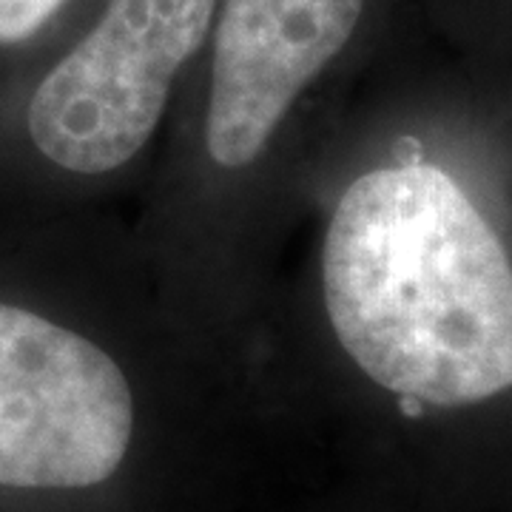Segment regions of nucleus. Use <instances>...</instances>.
Instances as JSON below:
<instances>
[{
    "instance_id": "f03ea898",
    "label": "nucleus",
    "mask_w": 512,
    "mask_h": 512,
    "mask_svg": "<svg viewBox=\"0 0 512 512\" xmlns=\"http://www.w3.org/2000/svg\"><path fill=\"white\" fill-rule=\"evenodd\" d=\"M214 12L217 0H109L32 94L26 126L37 151L74 174H109L134 160Z\"/></svg>"
},
{
    "instance_id": "20e7f679",
    "label": "nucleus",
    "mask_w": 512,
    "mask_h": 512,
    "mask_svg": "<svg viewBox=\"0 0 512 512\" xmlns=\"http://www.w3.org/2000/svg\"><path fill=\"white\" fill-rule=\"evenodd\" d=\"M365 0H222L205 148L222 168L262 157L296 97L350 43Z\"/></svg>"
},
{
    "instance_id": "39448f33",
    "label": "nucleus",
    "mask_w": 512,
    "mask_h": 512,
    "mask_svg": "<svg viewBox=\"0 0 512 512\" xmlns=\"http://www.w3.org/2000/svg\"><path fill=\"white\" fill-rule=\"evenodd\" d=\"M63 3L66 0H0V46L29 40Z\"/></svg>"
},
{
    "instance_id": "f257e3e1",
    "label": "nucleus",
    "mask_w": 512,
    "mask_h": 512,
    "mask_svg": "<svg viewBox=\"0 0 512 512\" xmlns=\"http://www.w3.org/2000/svg\"><path fill=\"white\" fill-rule=\"evenodd\" d=\"M339 345L407 419L512 390V265L453 177L370 171L342 194L322 251Z\"/></svg>"
},
{
    "instance_id": "7ed1b4c3",
    "label": "nucleus",
    "mask_w": 512,
    "mask_h": 512,
    "mask_svg": "<svg viewBox=\"0 0 512 512\" xmlns=\"http://www.w3.org/2000/svg\"><path fill=\"white\" fill-rule=\"evenodd\" d=\"M134 436L126 373L86 336L0 305V487L109 481Z\"/></svg>"
}]
</instances>
